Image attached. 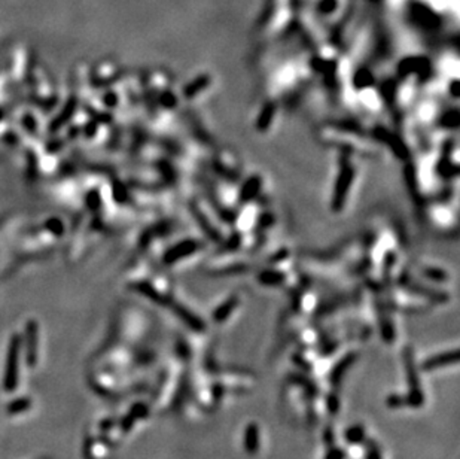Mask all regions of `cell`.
Instances as JSON below:
<instances>
[{
    "label": "cell",
    "instance_id": "cell-2",
    "mask_svg": "<svg viewBox=\"0 0 460 459\" xmlns=\"http://www.w3.org/2000/svg\"><path fill=\"white\" fill-rule=\"evenodd\" d=\"M245 447L250 452H256L259 447V429L256 425H249L245 432Z\"/></svg>",
    "mask_w": 460,
    "mask_h": 459
},
{
    "label": "cell",
    "instance_id": "cell-3",
    "mask_svg": "<svg viewBox=\"0 0 460 459\" xmlns=\"http://www.w3.org/2000/svg\"><path fill=\"white\" fill-rule=\"evenodd\" d=\"M347 440L353 444L361 443L364 440V429L361 428V427L349 428V431H347Z\"/></svg>",
    "mask_w": 460,
    "mask_h": 459
},
{
    "label": "cell",
    "instance_id": "cell-4",
    "mask_svg": "<svg viewBox=\"0 0 460 459\" xmlns=\"http://www.w3.org/2000/svg\"><path fill=\"white\" fill-rule=\"evenodd\" d=\"M369 459H382L380 452H378L377 449H371V450H369Z\"/></svg>",
    "mask_w": 460,
    "mask_h": 459
},
{
    "label": "cell",
    "instance_id": "cell-1",
    "mask_svg": "<svg viewBox=\"0 0 460 459\" xmlns=\"http://www.w3.org/2000/svg\"><path fill=\"white\" fill-rule=\"evenodd\" d=\"M457 362V351L453 352H445L443 355L433 356L429 361H426V364H423V368L426 370H432L435 367H441V366H448V364H454Z\"/></svg>",
    "mask_w": 460,
    "mask_h": 459
},
{
    "label": "cell",
    "instance_id": "cell-5",
    "mask_svg": "<svg viewBox=\"0 0 460 459\" xmlns=\"http://www.w3.org/2000/svg\"><path fill=\"white\" fill-rule=\"evenodd\" d=\"M328 459H343V453L338 452V450H334V452H331V455L328 456Z\"/></svg>",
    "mask_w": 460,
    "mask_h": 459
}]
</instances>
